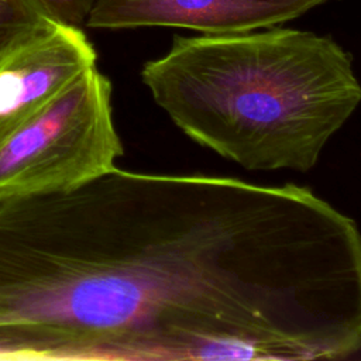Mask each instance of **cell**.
Returning a JSON list of instances; mask_svg holds the SVG:
<instances>
[{
	"instance_id": "obj_3",
	"label": "cell",
	"mask_w": 361,
	"mask_h": 361,
	"mask_svg": "<svg viewBox=\"0 0 361 361\" xmlns=\"http://www.w3.org/2000/svg\"><path fill=\"white\" fill-rule=\"evenodd\" d=\"M96 52L80 27L49 21L0 56V142L80 73Z\"/></svg>"
},
{
	"instance_id": "obj_5",
	"label": "cell",
	"mask_w": 361,
	"mask_h": 361,
	"mask_svg": "<svg viewBox=\"0 0 361 361\" xmlns=\"http://www.w3.org/2000/svg\"><path fill=\"white\" fill-rule=\"evenodd\" d=\"M52 20L37 0H0V56Z\"/></svg>"
},
{
	"instance_id": "obj_2",
	"label": "cell",
	"mask_w": 361,
	"mask_h": 361,
	"mask_svg": "<svg viewBox=\"0 0 361 361\" xmlns=\"http://www.w3.org/2000/svg\"><path fill=\"white\" fill-rule=\"evenodd\" d=\"M110 99V80L92 66L4 138L0 197L66 190L114 169L123 145Z\"/></svg>"
},
{
	"instance_id": "obj_4",
	"label": "cell",
	"mask_w": 361,
	"mask_h": 361,
	"mask_svg": "<svg viewBox=\"0 0 361 361\" xmlns=\"http://www.w3.org/2000/svg\"><path fill=\"white\" fill-rule=\"evenodd\" d=\"M329 0H97L92 28L175 27L206 35L269 28L295 20Z\"/></svg>"
},
{
	"instance_id": "obj_6",
	"label": "cell",
	"mask_w": 361,
	"mask_h": 361,
	"mask_svg": "<svg viewBox=\"0 0 361 361\" xmlns=\"http://www.w3.org/2000/svg\"><path fill=\"white\" fill-rule=\"evenodd\" d=\"M54 20L80 27L85 24L97 0H37Z\"/></svg>"
},
{
	"instance_id": "obj_1",
	"label": "cell",
	"mask_w": 361,
	"mask_h": 361,
	"mask_svg": "<svg viewBox=\"0 0 361 361\" xmlns=\"http://www.w3.org/2000/svg\"><path fill=\"white\" fill-rule=\"evenodd\" d=\"M141 78L189 138L251 171H310L361 103L351 55L290 28L176 35Z\"/></svg>"
}]
</instances>
